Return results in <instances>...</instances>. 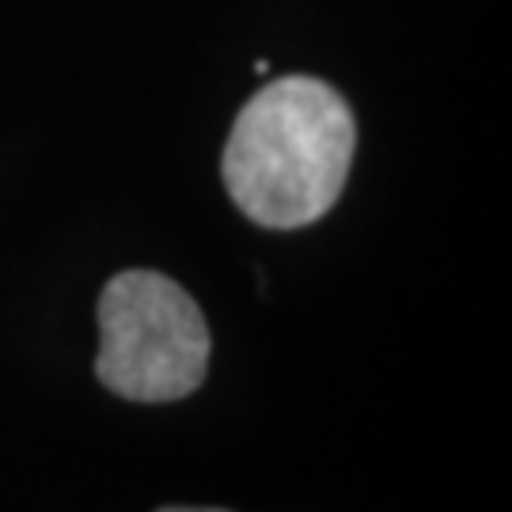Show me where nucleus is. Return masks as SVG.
Listing matches in <instances>:
<instances>
[{
    "label": "nucleus",
    "mask_w": 512,
    "mask_h": 512,
    "mask_svg": "<svg viewBox=\"0 0 512 512\" xmlns=\"http://www.w3.org/2000/svg\"><path fill=\"white\" fill-rule=\"evenodd\" d=\"M160 512H224V509H179L175 505V509H160Z\"/></svg>",
    "instance_id": "3"
},
{
    "label": "nucleus",
    "mask_w": 512,
    "mask_h": 512,
    "mask_svg": "<svg viewBox=\"0 0 512 512\" xmlns=\"http://www.w3.org/2000/svg\"><path fill=\"white\" fill-rule=\"evenodd\" d=\"M357 148L353 110L315 76H281L236 114L220 175L262 228H304L342 198Z\"/></svg>",
    "instance_id": "1"
},
{
    "label": "nucleus",
    "mask_w": 512,
    "mask_h": 512,
    "mask_svg": "<svg viewBox=\"0 0 512 512\" xmlns=\"http://www.w3.org/2000/svg\"><path fill=\"white\" fill-rule=\"evenodd\" d=\"M99 384L129 403H179L209 372V327L179 281L114 274L99 293Z\"/></svg>",
    "instance_id": "2"
}]
</instances>
